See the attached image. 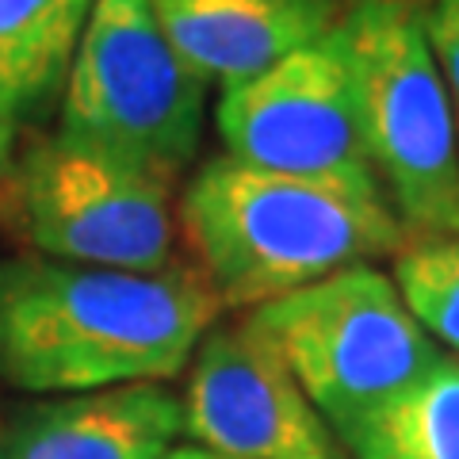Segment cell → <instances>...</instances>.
Masks as SVG:
<instances>
[{
    "label": "cell",
    "mask_w": 459,
    "mask_h": 459,
    "mask_svg": "<svg viewBox=\"0 0 459 459\" xmlns=\"http://www.w3.org/2000/svg\"><path fill=\"white\" fill-rule=\"evenodd\" d=\"M219 314L195 264L123 272L16 256L0 264V376L31 394L165 383Z\"/></svg>",
    "instance_id": "6da1fadb"
},
{
    "label": "cell",
    "mask_w": 459,
    "mask_h": 459,
    "mask_svg": "<svg viewBox=\"0 0 459 459\" xmlns=\"http://www.w3.org/2000/svg\"><path fill=\"white\" fill-rule=\"evenodd\" d=\"M177 222L222 307H261L406 246L379 188L280 177L226 153L199 165Z\"/></svg>",
    "instance_id": "7a4b0ae2"
},
{
    "label": "cell",
    "mask_w": 459,
    "mask_h": 459,
    "mask_svg": "<svg viewBox=\"0 0 459 459\" xmlns=\"http://www.w3.org/2000/svg\"><path fill=\"white\" fill-rule=\"evenodd\" d=\"M371 172L418 238L459 234V115L425 39V4L349 0L333 27Z\"/></svg>",
    "instance_id": "3957f363"
},
{
    "label": "cell",
    "mask_w": 459,
    "mask_h": 459,
    "mask_svg": "<svg viewBox=\"0 0 459 459\" xmlns=\"http://www.w3.org/2000/svg\"><path fill=\"white\" fill-rule=\"evenodd\" d=\"M204 108L207 84L169 47L150 0H96L62 89L57 138L177 188Z\"/></svg>",
    "instance_id": "277c9868"
},
{
    "label": "cell",
    "mask_w": 459,
    "mask_h": 459,
    "mask_svg": "<svg viewBox=\"0 0 459 459\" xmlns=\"http://www.w3.org/2000/svg\"><path fill=\"white\" fill-rule=\"evenodd\" d=\"M249 325L283 356L310 406L341 440L440 360L394 280L371 264L253 307Z\"/></svg>",
    "instance_id": "5b68a950"
},
{
    "label": "cell",
    "mask_w": 459,
    "mask_h": 459,
    "mask_svg": "<svg viewBox=\"0 0 459 459\" xmlns=\"http://www.w3.org/2000/svg\"><path fill=\"white\" fill-rule=\"evenodd\" d=\"M0 222L35 256L89 268L177 264L172 188L62 138H31L0 177Z\"/></svg>",
    "instance_id": "8992f818"
},
{
    "label": "cell",
    "mask_w": 459,
    "mask_h": 459,
    "mask_svg": "<svg viewBox=\"0 0 459 459\" xmlns=\"http://www.w3.org/2000/svg\"><path fill=\"white\" fill-rule=\"evenodd\" d=\"M214 123L226 157L249 169L379 188L360 134L352 74L333 31L264 74L222 89Z\"/></svg>",
    "instance_id": "52a82bcc"
},
{
    "label": "cell",
    "mask_w": 459,
    "mask_h": 459,
    "mask_svg": "<svg viewBox=\"0 0 459 459\" xmlns=\"http://www.w3.org/2000/svg\"><path fill=\"white\" fill-rule=\"evenodd\" d=\"M184 433L230 459H341L283 356L241 318L211 325L192 352Z\"/></svg>",
    "instance_id": "ba28073f"
},
{
    "label": "cell",
    "mask_w": 459,
    "mask_h": 459,
    "mask_svg": "<svg viewBox=\"0 0 459 459\" xmlns=\"http://www.w3.org/2000/svg\"><path fill=\"white\" fill-rule=\"evenodd\" d=\"M180 62L204 84H241L314 47L349 0H150Z\"/></svg>",
    "instance_id": "9c48e42d"
},
{
    "label": "cell",
    "mask_w": 459,
    "mask_h": 459,
    "mask_svg": "<svg viewBox=\"0 0 459 459\" xmlns=\"http://www.w3.org/2000/svg\"><path fill=\"white\" fill-rule=\"evenodd\" d=\"M184 402L161 383L35 402L0 421V459H165Z\"/></svg>",
    "instance_id": "30bf717a"
},
{
    "label": "cell",
    "mask_w": 459,
    "mask_h": 459,
    "mask_svg": "<svg viewBox=\"0 0 459 459\" xmlns=\"http://www.w3.org/2000/svg\"><path fill=\"white\" fill-rule=\"evenodd\" d=\"M96 0H0V119L12 131L65 89Z\"/></svg>",
    "instance_id": "8fae6325"
},
{
    "label": "cell",
    "mask_w": 459,
    "mask_h": 459,
    "mask_svg": "<svg viewBox=\"0 0 459 459\" xmlns=\"http://www.w3.org/2000/svg\"><path fill=\"white\" fill-rule=\"evenodd\" d=\"M352 459H459V360L425 376L344 437Z\"/></svg>",
    "instance_id": "7c38bea8"
},
{
    "label": "cell",
    "mask_w": 459,
    "mask_h": 459,
    "mask_svg": "<svg viewBox=\"0 0 459 459\" xmlns=\"http://www.w3.org/2000/svg\"><path fill=\"white\" fill-rule=\"evenodd\" d=\"M394 287L413 322L459 352V234L402 246L394 253Z\"/></svg>",
    "instance_id": "4fadbf2b"
},
{
    "label": "cell",
    "mask_w": 459,
    "mask_h": 459,
    "mask_svg": "<svg viewBox=\"0 0 459 459\" xmlns=\"http://www.w3.org/2000/svg\"><path fill=\"white\" fill-rule=\"evenodd\" d=\"M425 39L433 50L440 77L459 115V0H429L425 4Z\"/></svg>",
    "instance_id": "5bb4252c"
},
{
    "label": "cell",
    "mask_w": 459,
    "mask_h": 459,
    "mask_svg": "<svg viewBox=\"0 0 459 459\" xmlns=\"http://www.w3.org/2000/svg\"><path fill=\"white\" fill-rule=\"evenodd\" d=\"M12 153H16V131L0 119V177H4V169L12 161Z\"/></svg>",
    "instance_id": "9a60e30c"
},
{
    "label": "cell",
    "mask_w": 459,
    "mask_h": 459,
    "mask_svg": "<svg viewBox=\"0 0 459 459\" xmlns=\"http://www.w3.org/2000/svg\"><path fill=\"white\" fill-rule=\"evenodd\" d=\"M165 459H230V455H219V452H207V448H172Z\"/></svg>",
    "instance_id": "2e32d148"
},
{
    "label": "cell",
    "mask_w": 459,
    "mask_h": 459,
    "mask_svg": "<svg viewBox=\"0 0 459 459\" xmlns=\"http://www.w3.org/2000/svg\"><path fill=\"white\" fill-rule=\"evenodd\" d=\"M410 4H429V0H410Z\"/></svg>",
    "instance_id": "e0dca14e"
}]
</instances>
